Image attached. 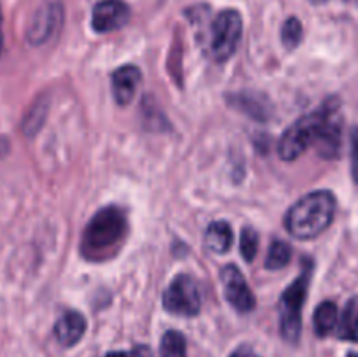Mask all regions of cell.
<instances>
[{"instance_id":"3","label":"cell","mask_w":358,"mask_h":357,"mask_svg":"<svg viewBox=\"0 0 358 357\" xmlns=\"http://www.w3.org/2000/svg\"><path fill=\"white\" fill-rule=\"evenodd\" d=\"M313 273V262L306 261L303 272L287 287L283 296L280 298V328L287 342H297L301 335V324H303V304L308 296V287L311 282Z\"/></svg>"},{"instance_id":"14","label":"cell","mask_w":358,"mask_h":357,"mask_svg":"<svg viewBox=\"0 0 358 357\" xmlns=\"http://www.w3.org/2000/svg\"><path fill=\"white\" fill-rule=\"evenodd\" d=\"M205 244L208 251L217 252V254H224L233 245V230L224 220H215L208 226L205 234Z\"/></svg>"},{"instance_id":"19","label":"cell","mask_w":358,"mask_h":357,"mask_svg":"<svg viewBox=\"0 0 358 357\" xmlns=\"http://www.w3.org/2000/svg\"><path fill=\"white\" fill-rule=\"evenodd\" d=\"M303 41V24L296 16H290L282 27V42L287 49H296Z\"/></svg>"},{"instance_id":"23","label":"cell","mask_w":358,"mask_h":357,"mask_svg":"<svg viewBox=\"0 0 358 357\" xmlns=\"http://www.w3.org/2000/svg\"><path fill=\"white\" fill-rule=\"evenodd\" d=\"M133 357H152V354H150V350L147 349L145 345H138L135 346V349L131 350Z\"/></svg>"},{"instance_id":"8","label":"cell","mask_w":358,"mask_h":357,"mask_svg":"<svg viewBox=\"0 0 358 357\" xmlns=\"http://www.w3.org/2000/svg\"><path fill=\"white\" fill-rule=\"evenodd\" d=\"M220 280H222L226 300L229 301L234 310H238L240 314H248V312L254 310L255 296L250 287H248L243 273L236 266H224L222 272H220Z\"/></svg>"},{"instance_id":"21","label":"cell","mask_w":358,"mask_h":357,"mask_svg":"<svg viewBox=\"0 0 358 357\" xmlns=\"http://www.w3.org/2000/svg\"><path fill=\"white\" fill-rule=\"evenodd\" d=\"M44 115H45V105L42 102H37V105L30 108L28 115L24 118L23 122V130L28 133V135H34L38 128H41L42 121H44Z\"/></svg>"},{"instance_id":"10","label":"cell","mask_w":358,"mask_h":357,"mask_svg":"<svg viewBox=\"0 0 358 357\" xmlns=\"http://www.w3.org/2000/svg\"><path fill=\"white\" fill-rule=\"evenodd\" d=\"M63 21V9L59 4H49V6L42 7L35 13L31 18L30 27L27 30V37L31 44H44L45 41L51 38L56 28L62 24Z\"/></svg>"},{"instance_id":"6","label":"cell","mask_w":358,"mask_h":357,"mask_svg":"<svg viewBox=\"0 0 358 357\" xmlns=\"http://www.w3.org/2000/svg\"><path fill=\"white\" fill-rule=\"evenodd\" d=\"M164 310L182 317H194L201 310V293L196 280L189 275H177L163 294Z\"/></svg>"},{"instance_id":"5","label":"cell","mask_w":358,"mask_h":357,"mask_svg":"<svg viewBox=\"0 0 358 357\" xmlns=\"http://www.w3.org/2000/svg\"><path fill=\"white\" fill-rule=\"evenodd\" d=\"M324 128V107L304 115L294 122L282 135L278 142V154L283 161H294L306 153L311 146H317Z\"/></svg>"},{"instance_id":"1","label":"cell","mask_w":358,"mask_h":357,"mask_svg":"<svg viewBox=\"0 0 358 357\" xmlns=\"http://www.w3.org/2000/svg\"><path fill=\"white\" fill-rule=\"evenodd\" d=\"M128 231L126 214L119 206H103L84 227L80 254L90 261H103L117 251Z\"/></svg>"},{"instance_id":"29","label":"cell","mask_w":358,"mask_h":357,"mask_svg":"<svg viewBox=\"0 0 358 357\" xmlns=\"http://www.w3.org/2000/svg\"><path fill=\"white\" fill-rule=\"evenodd\" d=\"M346 357H358V352H348V356Z\"/></svg>"},{"instance_id":"16","label":"cell","mask_w":358,"mask_h":357,"mask_svg":"<svg viewBox=\"0 0 358 357\" xmlns=\"http://www.w3.org/2000/svg\"><path fill=\"white\" fill-rule=\"evenodd\" d=\"M338 336L341 340L358 343V298L346 304L343 317L338 322Z\"/></svg>"},{"instance_id":"9","label":"cell","mask_w":358,"mask_h":357,"mask_svg":"<svg viewBox=\"0 0 358 357\" xmlns=\"http://www.w3.org/2000/svg\"><path fill=\"white\" fill-rule=\"evenodd\" d=\"M131 10L124 0H100L93 7L91 27L98 34L119 30L129 21Z\"/></svg>"},{"instance_id":"12","label":"cell","mask_w":358,"mask_h":357,"mask_svg":"<svg viewBox=\"0 0 358 357\" xmlns=\"http://www.w3.org/2000/svg\"><path fill=\"white\" fill-rule=\"evenodd\" d=\"M84 332H86V318L76 310L65 312L55 326V336L63 346H73L79 343Z\"/></svg>"},{"instance_id":"30","label":"cell","mask_w":358,"mask_h":357,"mask_svg":"<svg viewBox=\"0 0 358 357\" xmlns=\"http://www.w3.org/2000/svg\"><path fill=\"white\" fill-rule=\"evenodd\" d=\"M346 2H353V4H358V0H346Z\"/></svg>"},{"instance_id":"17","label":"cell","mask_w":358,"mask_h":357,"mask_svg":"<svg viewBox=\"0 0 358 357\" xmlns=\"http://www.w3.org/2000/svg\"><path fill=\"white\" fill-rule=\"evenodd\" d=\"M161 357H187V343L182 332H164L161 338Z\"/></svg>"},{"instance_id":"2","label":"cell","mask_w":358,"mask_h":357,"mask_svg":"<svg viewBox=\"0 0 358 357\" xmlns=\"http://www.w3.org/2000/svg\"><path fill=\"white\" fill-rule=\"evenodd\" d=\"M334 216V195L331 191H313L290 206L285 216V230L297 240H311L331 226Z\"/></svg>"},{"instance_id":"7","label":"cell","mask_w":358,"mask_h":357,"mask_svg":"<svg viewBox=\"0 0 358 357\" xmlns=\"http://www.w3.org/2000/svg\"><path fill=\"white\" fill-rule=\"evenodd\" d=\"M324 107V128L317 142L318 154L325 160H334L339 156L343 139V112L341 100L338 97H329L322 104Z\"/></svg>"},{"instance_id":"24","label":"cell","mask_w":358,"mask_h":357,"mask_svg":"<svg viewBox=\"0 0 358 357\" xmlns=\"http://www.w3.org/2000/svg\"><path fill=\"white\" fill-rule=\"evenodd\" d=\"M229 357H259V356L255 352H252L250 349H240L236 350V352L231 354Z\"/></svg>"},{"instance_id":"26","label":"cell","mask_w":358,"mask_h":357,"mask_svg":"<svg viewBox=\"0 0 358 357\" xmlns=\"http://www.w3.org/2000/svg\"><path fill=\"white\" fill-rule=\"evenodd\" d=\"M3 46V35H2V10H0V52H2Z\"/></svg>"},{"instance_id":"27","label":"cell","mask_w":358,"mask_h":357,"mask_svg":"<svg viewBox=\"0 0 358 357\" xmlns=\"http://www.w3.org/2000/svg\"><path fill=\"white\" fill-rule=\"evenodd\" d=\"M6 149H7V142H6V140L0 139V154L6 153Z\"/></svg>"},{"instance_id":"15","label":"cell","mask_w":358,"mask_h":357,"mask_svg":"<svg viewBox=\"0 0 358 357\" xmlns=\"http://www.w3.org/2000/svg\"><path fill=\"white\" fill-rule=\"evenodd\" d=\"M338 322L339 310L338 307H336V303H332V301H324V303L315 310L313 326L315 332H317L320 338H325V336L331 335V332L338 328Z\"/></svg>"},{"instance_id":"18","label":"cell","mask_w":358,"mask_h":357,"mask_svg":"<svg viewBox=\"0 0 358 357\" xmlns=\"http://www.w3.org/2000/svg\"><path fill=\"white\" fill-rule=\"evenodd\" d=\"M290 255H292V251H290L289 244L282 240L273 241L271 247L268 251V258H266V268L268 270H280L285 268L290 261Z\"/></svg>"},{"instance_id":"11","label":"cell","mask_w":358,"mask_h":357,"mask_svg":"<svg viewBox=\"0 0 358 357\" xmlns=\"http://www.w3.org/2000/svg\"><path fill=\"white\" fill-rule=\"evenodd\" d=\"M142 72L135 65L119 66L112 72V94L119 105H128L135 98Z\"/></svg>"},{"instance_id":"4","label":"cell","mask_w":358,"mask_h":357,"mask_svg":"<svg viewBox=\"0 0 358 357\" xmlns=\"http://www.w3.org/2000/svg\"><path fill=\"white\" fill-rule=\"evenodd\" d=\"M243 34V20L241 14L234 9H224L210 21L208 27V38H206V49L208 55L215 62H226L234 51L238 49V44L241 41Z\"/></svg>"},{"instance_id":"28","label":"cell","mask_w":358,"mask_h":357,"mask_svg":"<svg viewBox=\"0 0 358 357\" xmlns=\"http://www.w3.org/2000/svg\"><path fill=\"white\" fill-rule=\"evenodd\" d=\"M311 2H313V4H325V2H329V0H311Z\"/></svg>"},{"instance_id":"22","label":"cell","mask_w":358,"mask_h":357,"mask_svg":"<svg viewBox=\"0 0 358 357\" xmlns=\"http://www.w3.org/2000/svg\"><path fill=\"white\" fill-rule=\"evenodd\" d=\"M352 175L358 184V126L352 130Z\"/></svg>"},{"instance_id":"25","label":"cell","mask_w":358,"mask_h":357,"mask_svg":"<svg viewBox=\"0 0 358 357\" xmlns=\"http://www.w3.org/2000/svg\"><path fill=\"white\" fill-rule=\"evenodd\" d=\"M107 357H133L131 352H110Z\"/></svg>"},{"instance_id":"20","label":"cell","mask_w":358,"mask_h":357,"mask_svg":"<svg viewBox=\"0 0 358 357\" xmlns=\"http://www.w3.org/2000/svg\"><path fill=\"white\" fill-rule=\"evenodd\" d=\"M241 255L247 259L248 262L254 261L255 254H257V248H259V234L254 227H243L241 231Z\"/></svg>"},{"instance_id":"13","label":"cell","mask_w":358,"mask_h":357,"mask_svg":"<svg viewBox=\"0 0 358 357\" xmlns=\"http://www.w3.org/2000/svg\"><path fill=\"white\" fill-rule=\"evenodd\" d=\"M231 105L236 107L238 111L245 112L247 115L255 119H268L269 118V108L268 102H266L264 97H259V94L254 93H236L229 98Z\"/></svg>"}]
</instances>
